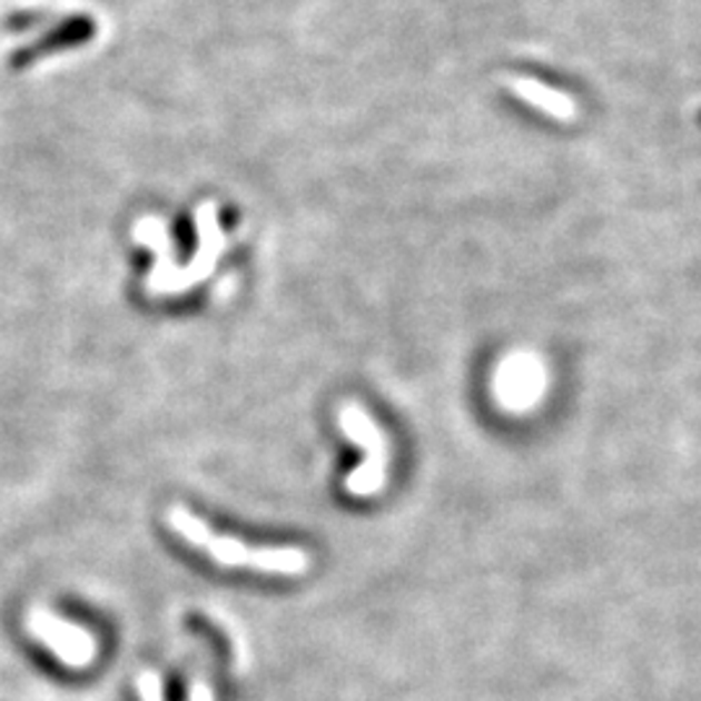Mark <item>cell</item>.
Masks as SVG:
<instances>
[{
	"label": "cell",
	"mask_w": 701,
	"mask_h": 701,
	"mask_svg": "<svg viewBox=\"0 0 701 701\" xmlns=\"http://www.w3.org/2000/svg\"><path fill=\"white\" fill-rule=\"evenodd\" d=\"M167 522L185 543L206 553L218 566H249L263 574L299 576L312 564L309 553L296 549V545H249L239 537L218 535L208 522H203L198 514H192L182 504L169 506Z\"/></svg>",
	"instance_id": "1"
},
{
	"label": "cell",
	"mask_w": 701,
	"mask_h": 701,
	"mask_svg": "<svg viewBox=\"0 0 701 701\" xmlns=\"http://www.w3.org/2000/svg\"><path fill=\"white\" fill-rule=\"evenodd\" d=\"M338 426L346 440L356 444L364 452V460L354 473L346 475L343 486L350 496L369 498L379 494L387 481V440L377 426V421L369 416L358 403H343L338 411Z\"/></svg>",
	"instance_id": "2"
},
{
	"label": "cell",
	"mask_w": 701,
	"mask_h": 701,
	"mask_svg": "<svg viewBox=\"0 0 701 701\" xmlns=\"http://www.w3.org/2000/svg\"><path fill=\"white\" fill-rule=\"evenodd\" d=\"M29 634L42 642L62 665L68 668H86L97 658V642L83 626L73 621L60 619L50 608L34 605L27 613Z\"/></svg>",
	"instance_id": "3"
},
{
	"label": "cell",
	"mask_w": 701,
	"mask_h": 701,
	"mask_svg": "<svg viewBox=\"0 0 701 701\" xmlns=\"http://www.w3.org/2000/svg\"><path fill=\"white\" fill-rule=\"evenodd\" d=\"M545 387H549V377H545L543 358L530 350L504 356L494 374V395L498 405L514 413L535 408L543 401Z\"/></svg>",
	"instance_id": "4"
},
{
	"label": "cell",
	"mask_w": 701,
	"mask_h": 701,
	"mask_svg": "<svg viewBox=\"0 0 701 701\" xmlns=\"http://www.w3.org/2000/svg\"><path fill=\"white\" fill-rule=\"evenodd\" d=\"M195 237H198L195 253L190 260L177 268V276L171 280L169 294H185L190 292L192 286H198L203 280L214 276L218 257H221L226 249V237L221 224H218L216 203H203V206L195 210Z\"/></svg>",
	"instance_id": "5"
},
{
	"label": "cell",
	"mask_w": 701,
	"mask_h": 701,
	"mask_svg": "<svg viewBox=\"0 0 701 701\" xmlns=\"http://www.w3.org/2000/svg\"><path fill=\"white\" fill-rule=\"evenodd\" d=\"M132 241L151 249L154 265L146 276V292L154 296H169L171 280L177 276V257L171 234L159 216H144L132 226Z\"/></svg>",
	"instance_id": "6"
},
{
	"label": "cell",
	"mask_w": 701,
	"mask_h": 701,
	"mask_svg": "<svg viewBox=\"0 0 701 701\" xmlns=\"http://www.w3.org/2000/svg\"><path fill=\"white\" fill-rule=\"evenodd\" d=\"M138 689L144 701H161V683L154 673H144L138 678Z\"/></svg>",
	"instance_id": "7"
}]
</instances>
